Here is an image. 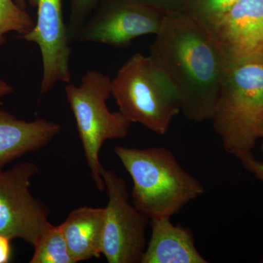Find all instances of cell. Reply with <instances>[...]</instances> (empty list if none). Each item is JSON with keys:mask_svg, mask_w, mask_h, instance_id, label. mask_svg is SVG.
Here are the masks:
<instances>
[{"mask_svg": "<svg viewBox=\"0 0 263 263\" xmlns=\"http://www.w3.org/2000/svg\"><path fill=\"white\" fill-rule=\"evenodd\" d=\"M149 57L174 86L190 120H211L228 67L207 27L186 13L164 16Z\"/></svg>", "mask_w": 263, "mask_h": 263, "instance_id": "cell-1", "label": "cell"}, {"mask_svg": "<svg viewBox=\"0 0 263 263\" xmlns=\"http://www.w3.org/2000/svg\"><path fill=\"white\" fill-rule=\"evenodd\" d=\"M114 151L133 180V205L150 219L171 218L205 193L167 148L117 146Z\"/></svg>", "mask_w": 263, "mask_h": 263, "instance_id": "cell-2", "label": "cell"}, {"mask_svg": "<svg viewBox=\"0 0 263 263\" xmlns=\"http://www.w3.org/2000/svg\"><path fill=\"white\" fill-rule=\"evenodd\" d=\"M211 120L228 153L253 150L263 133V60L228 69Z\"/></svg>", "mask_w": 263, "mask_h": 263, "instance_id": "cell-3", "label": "cell"}, {"mask_svg": "<svg viewBox=\"0 0 263 263\" xmlns=\"http://www.w3.org/2000/svg\"><path fill=\"white\" fill-rule=\"evenodd\" d=\"M119 111L156 134H165L181 104L176 90L149 56L136 53L111 80Z\"/></svg>", "mask_w": 263, "mask_h": 263, "instance_id": "cell-4", "label": "cell"}, {"mask_svg": "<svg viewBox=\"0 0 263 263\" xmlns=\"http://www.w3.org/2000/svg\"><path fill=\"white\" fill-rule=\"evenodd\" d=\"M66 98L74 117L85 158L95 186L100 192L105 184L100 170V152L105 141L123 139L127 136L132 122L120 111L111 112L107 100L111 95V79L98 70H89L76 86L68 83Z\"/></svg>", "mask_w": 263, "mask_h": 263, "instance_id": "cell-5", "label": "cell"}, {"mask_svg": "<svg viewBox=\"0 0 263 263\" xmlns=\"http://www.w3.org/2000/svg\"><path fill=\"white\" fill-rule=\"evenodd\" d=\"M108 202L105 209L102 254L108 263H141L149 218L129 201L127 183L112 170H100Z\"/></svg>", "mask_w": 263, "mask_h": 263, "instance_id": "cell-6", "label": "cell"}, {"mask_svg": "<svg viewBox=\"0 0 263 263\" xmlns=\"http://www.w3.org/2000/svg\"><path fill=\"white\" fill-rule=\"evenodd\" d=\"M39 172L37 164L28 161L0 168V235L32 247L52 226L49 209L31 193Z\"/></svg>", "mask_w": 263, "mask_h": 263, "instance_id": "cell-7", "label": "cell"}, {"mask_svg": "<svg viewBox=\"0 0 263 263\" xmlns=\"http://www.w3.org/2000/svg\"><path fill=\"white\" fill-rule=\"evenodd\" d=\"M165 15L138 0H122L104 5L87 19L76 41L127 46L133 40L160 30Z\"/></svg>", "mask_w": 263, "mask_h": 263, "instance_id": "cell-8", "label": "cell"}, {"mask_svg": "<svg viewBox=\"0 0 263 263\" xmlns=\"http://www.w3.org/2000/svg\"><path fill=\"white\" fill-rule=\"evenodd\" d=\"M37 8L34 28L22 36L36 43L41 51L43 76L40 95L47 94L59 82H71V48L67 25L64 22L62 0H28Z\"/></svg>", "mask_w": 263, "mask_h": 263, "instance_id": "cell-9", "label": "cell"}, {"mask_svg": "<svg viewBox=\"0 0 263 263\" xmlns=\"http://www.w3.org/2000/svg\"><path fill=\"white\" fill-rule=\"evenodd\" d=\"M205 27L219 45L228 69L242 62L263 60V0H239Z\"/></svg>", "mask_w": 263, "mask_h": 263, "instance_id": "cell-10", "label": "cell"}, {"mask_svg": "<svg viewBox=\"0 0 263 263\" xmlns=\"http://www.w3.org/2000/svg\"><path fill=\"white\" fill-rule=\"evenodd\" d=\"M61 131L58 123L45 119L28 122L0 109V168L47 146Z\"/></svg>", "mask_w": 263, "mask_h": 263, "instance_id": "cell-11", "label": "cell"}, {"mask_svg": "<svg viewBox=\"0 0 263 263\" xmlns=\"http://www.w3.org/2000/svg\"><path fill=\"white\" fill-rule=\"evenodd\" d=\"M152 235L141 263H207L197 251L193 231L170 217L150 219Z\"/></svg>", "mask_w": 263, "mask_h": 263, "instance_id": "cell-12", "label": "cell"}, {"mask_svg": "<svg viewBox=\"0 0 263 263\" xmlns=\"http://www.w3.org/2000/svg\"><path fill=\"white\" fill-rule=\"evenodd\" d=\"M104 215V208L79 207L72 210L60 224L76 263L101 255Z\"/></svg>", "mask_w": 263, "mask_h": 263, "instance_id": "cell-13", "label": "cell"}, {"mask_svg": "<svg viewBox=\"0 0 263 263\" xmlns=\"http://www.w3.org/2000/svg\"><path fill=\"white\" fill-rule=\"evenodd\" d=\"M30 263H76L60 226H52L34 246Z\"/></svg>", "mask_w": 263, "mask_h": 263, "instance_id": "cell-14", "label": "cell"}, {"mask_svg": "<svg viewBox=\"0 0 263 263\" xmlns=\"http://www.w3.org/2000/svg\"><path fill=\"white\" fill-rule=\"evenodd\" d=\"M35 25L31 15L14 0H0V46L6 43L7 34H28Z\"/></svg>", "mask_w": 263, "mask_h": 263, "instance_id": "cell-15", "label": "cell"}, {"mask_svg": "<svg viewBox=\"0 0 263 263\" xmlns=\"http://www.w3.org/2000/svg\"><path fill=\"white\" fill-rule=\"evenodd\" d=\"M239 0H186L184 13L205 26L214 23Z\"/></svg>", "mask_w": 263, "mask_h": 263, "instance_id": "cell-16", "label": "cell"}, {"mask_svg": "<svg viewBox=\"0 0 263 263\" xmlns=\"http://www.w3.org/2000/svg\"><path fill=\"white\" fill-rule=\"evenodd\" d=\"M98 0H71V13L67 24V32L70 42L76 41V35L85 22L89 18Z\"/></svg>", "mask_w": 263, "mask_h": 263, "instance_id": "cell-17", "label": "cell"}, {"mask_svg": "<svg viewBox=\"0 0 263 263\" xmlns=\"http://www.w3.org/2000/svg\"><path fill=\"white\" fill-rule=\"evenodd\" d=\"M164 15L184 13L186 0H138Z\"/></svg>", "mask_w": 263, "mask_h": 263, "instance_id": "cell-18", "label": "cell"}, {"mask_svg": "<svg viewBox=\"0 0 263 263\" xmlns=\"http://www.w3.org/2000/svg\"><path fill=\"white\" fill-rule=\"evenodd\" d=\"M247 171L263 183V162L257 160L252 152H237L233 155Z\"/></svg>", "mask_w": 263, "mask_h": 263, "instance_id": "cell-19", "label": "cell"}, {"mask_svg": "<svg viewBox=\"0 0 263 263\" xmlns=\"http://www.w3.org/2000/svg\"><path fill=\"white\" fill-rule=\"evenodd\" d=\"M11 239L5 235H0V263H8L13 257Z\"/></svg>", "mask_w": 263, "mask_h": 263, "instance_id": "cell-20", "label": "cell"}, {"mask_svg": "<svg viewBox=\"0 0 263 263\" xmlns=\"http://www.w3.org/2000/svg\"><path fill=\"white\" fill-rule=\"evenodd\" d=\"M13 92V87L8 82L0 79V98H4Z\"/></svg>", "mask_w": 263, "mask_h": 263, "instance_id": "cell-21", "label": "cell"}, {"mask_svg": "<svg viewBox=\"0 0 263 263\" xmlns=\"http://www.w3.org/2000/svg\"><path fill=\"white\" fill-rule=\"evenodd\" d=\"M15 1L16 2L17 4H18L19 6L23 8H26V0H15Z\"/></svg>", "mask_w": 263, "mask_h": 263, "instance_id": "cell-22", "label": "cell"}, {"mask_svg": "<svg viewBox=\"0 0 263 263\" xmlns=\"http://www.w3.org/2000/svg\"><path fill=\"white\" fill-rule=\"evenodd\" d=\"M261 139H262V143H261V146H260V151H261V154H262V156L263 157V133L262 138H261Z\"/></svg>", "mask_w": 263, "mask_h": 263, "instance_id": "cell-23", "label": "cell"}]
</instances>
